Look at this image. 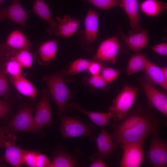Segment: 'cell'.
<instances>
[{
  "instance_id": "cell-5",
  "label": "cell",
  "mask_w": 167,
  "mask_h": 167,
  "mask_svg": "<svg viewBox=\"0 0 167 167\" xmlns=\"http://www.w3.org/2000/svg\"><path fill=\"white\" fill-rule=\"evenodd\" d=\"M99 28L97 13L89 9L84 20V29L78 33L81 48L86 52L93 50L92 45L96 40Z\"/></svg>"
},
{
  "instance_id": "cell-16",
  "label": "cell",
  "mask_w": 167,
  "mask_h": 167,
  "mask_svg": "<svg viewBox=\"0 0 167 167\" xmlns=\"http://www.w3.org/2000/svg\"><path fill=\"white\" fill-rule=\"evenodd\" d=\"M70 111L75 110L85 114L94 123L103 127L110 124L111 115L109 112L101 113L87 110L78 103L73 102L68 104L67 109Z\"/></svg>"
},
{
  "instance_id": "cell-14",
  "label": "cell",
  "mask_w": 167,
  "mask_h": 167,
  "mask_svg": "<svg viewBox=\"0 0 167 167\" xmlns=\"http://www.w3.org/2000/svg\"><path fill=\"white\" fill-rule=\"evenodd\" d=\"M58 40H48L42 43L34 54L38 62L43 65H47L53 62L56 57Z\"/></svg>"
},
{
  "instance_id": "cell-3",
  "label": "cell",
  "mask_w": 167,
  "mask_h": 167,
  "mask_svg": "<svg viewBox=\"0 0 167 167\" xmlns=\"http://www.w3.org/2000/svg\"><path fill=\"white\" fill-rule=\"evenodd\" d=\"M138 92V89L135 87L126 85L123 87L109 109L114 121H121L131 110L135 104Z\"/></svg>"
},
{
  "instance_id": "cell-20",
  "label": "cell",
  "mask_w": 167,
  "mask_h": 167,
  "mask_svg": "<svg viewBox=\"0 0 167 167\" xmlns=\"http://www.w3.org/2000/svg\"><path fill=\"white\" fill-rule=\"evenodd\" d=\"M15 141H7L5 144V150L4 159L6 162L12 166L19 167L23 164L24 150L16 146Z\"/></svg>"
},
{
  "instance_id": "cell-17",
  "label": "cell",
  "mask_w": 167,
  "mask_h": 167,
  "mask_svg": "<svg viewBox=\"0 0 167 167\" xmlns=\"http://www.w3.org/2000/svg\"><path fill=\"white\" fill-rule=\"evenodd\" d=\"M57 23V36L68 38L76 33L79 24V19L71 17L68 15H65L62 18H56Z\"/></svg>"
},
{
  "instance_id": "cell-7",
  "label": "cell",
  "mask_w": 167,
  "mask_h": 167,
  "mask_svg": "<svg viewBox=\"0 0 167 167\" xmlns=\"http://www.w3.org/2000/svg\"><path fill=\"white\" fill-rule=\"evenodd\" d=\"M147 154L148 159L153 167H167V143L160 137L158 132L152 134Z\"/></svg>"
},
{
  "instance_id": "cell-40",
  "label": "cell",
  "mask_w": 167,
  "mask_h": 167,
  "mask_svg": "<svg viewBox=\"0 0 167 167\" xmlns=\"http://www.w3.org/2000/svg\"><path fill=\"white\" fill-rule=\"evenodd\" d=\"M8 51L4 43L0 45V63L4 62Z\"/></svg>"
},
{
  "instance_id": "cell-34",
  "label": "cell",
  "mask_w": 167,
  "mask_h": 167,
  "mask_svg": "<svg viewBox=\"0 0 167 167\" xmlns=\"http://www.w3.org/2000/svg\"><path fill=\"white\" fill-rule=\"evenodd\" d=\"M38 153L34 151L24 150L23 164L29 167H36V162Z\"/></svg>"
},
{
  "instance_id": "cell-44",
  "label": "cell",
  "mask_w": 167,
  "mask_h": 167,
  "mask_svg": "<svg viewBox=\"0 0 167 167\" xmlns=\"http://www.w3.org/2000/svg\"><path fill=\"white\" fill-rule=\"evenodd\" d=\"M0 160H1L0 159V167H1V166H3V165H2L1 163H0Z\"/></svg>"
},
{
  "instance_id": "cell-27",
  "label": "cell",
  "mask_w": 167,
  "mask_h": 167,
  "mask_svg": "<svg viewBox=\"0 0 167 167\" xmlns=\"http://www.w3.org/2000/svg\"><path fill=\"white\" fill-rule=\"evenodd\" d=\"M91 62L90 60L79 58L70 63L65 71V77L79 74L87 70Z\"/></svg>"
},
{
  "instance_id": "cell-24",
  "label": "cell",
  "mask_w": 167,
  "mask_h": 167,
  "mask_svg": "<svg viewBox=\"0 0 167 167\" xmlns=\"http://www.w3.org/2000/svg\"><path fill=\"white\" fill-rule=\"evenodd\" d=\"M142 12L151 17H156L161 13H165L167 4L161 0H144L139 5Z\"/></svg>"
},
{
  "instance_id": "cell-33",
  "label": "cell",
  "mask_w": 167,
  "mask_h": 167,
  "mask_svg": "<svg viewBox=\"0 0 167 167\" xmlns=\"http://www.w3.org/2000/svg\"><path fill=\"white\" fill-rule=\"evenodd\" d=\"M121 71L114 68L105 67L102 68L101 75L108 84L114 81L120 75Z\"/></svg>"
},
{
  "instance_id": "cell-21",
  "label": "cell",
  "mask_w": 167,
  "mask_h": 167,
  "mask_svg": "<svg viewBox=\"0 0 167 167\" xmlns=\"http://www.w3.org/2000/svg\"><path fill=\"white\" fill-rule=\"evenodd\" d=\"M4 44L8 49L13 51L29 49L31 45L26 36L18 30L12 31Z\"/></svg>"
},
{
  "instance_id": "cell-1",
  "label": "cell",
  "mask_w": 167,
  "mask_h": 167,
  "mask_svg": "<svg viewBox=\"0 0 167 167\" xmlns=\"http://www.w3.org/2000/svg\"><path fill=\"white\" fill-rule=\"evenodd\" d=\"M118 123L111 124L116 146L142 141L161 129V121L152 113L143 109L130 110Z\"/></svg>"
},
{
  "instance_id": "cell-26",
  "label": "cell",
  "mask_w": 167,
  "mask_h": 167,
  "mask_svg": "<svg viewBox=\"0 0 167 167\" xmlns=\"http://www.w3.org/2000/svg\"><path fill=\"white\" fill-rule=\"evenodd\" d=\"M4 65L5 72L9 77L21 75L22 67L12 55L9 49L4 62Z\"/></svg>"
},
{
  "instance_id": "cell-11",
  "label": "cell",
  "mask_w": 167,
  "mask_h": 167,
  "mask_svg": "<svg viewBox=\"0 0 167 167\" xmlns=\"http://www.w3.org/2000/svg\"><path fill=\"white\" fill-rule=\"evenodd\" d=\"M142 87L150 105L167 117V96L148 80L143 81Z\"/></svg>"
},
{
  "instance_id": "cell-37",
  "label": "cell",
  "mask_w": 167,
  "mask_h": 167,
  "mask_svg": "<svg viewBox=\"0 0 167 167\" xmlns=\"http://www.w3.org/2000/svg\"><path fill=\"white\" fill-rule=\"evenodd\" d=\"M11 108V103L8 100L0 99V119L3 118L9 113Z\"/></svg>"
},
{
  "instance_id": "cell-18",
  "label": "cell",
  "mask_w": 167,
  "mask_h": 167,
  "mask_svg": "<svg viewBox=\"0 0 167 167\" xmlns=\"http://www.w3.org/2000/svg\"><path fill=\"white\" fill-rule=\"evenodd\" d=\"M145 66L144 71L148 81L156 84L165 90L167 89V79L165 77L161 67L158 66L145 57Z\"/></svg>"
},
{
  "instance_id": "cell-38",
  "label": "cell",
  "mask_w": 167,
  "mask_h": 167,
  "mask_svg": "<svg viewBox=\"0 0 167 167\" xmlns=\"http://www.w3.org/2000/svg\"><path fill=\"white\" fill-rule=\"evenodd\" d=\"M49 159L46 155L38 153L36 157V167H49L50 165Z\"/></svg>"
},
{
  "instance_id": "cell-23",
  "label": "cell",
  "mask_w": 167,
  "mask_h": 167,
  "mask_svg": "<svg viewBox=\"0 0 167 167\" xmlns=\"http://www.w3.org/2000/svg\"><path fill=\"white\" fill-rule=\"evenodd\" d=\"M120 6L123 9L127 16L132 29L138 30L140 29L138 0H120Z\"/></svg>"
},
{
  "instance_id": "cell-9",
  "label": "cell",
  "mask_w": 167,
  "mask_h": 167,
  "mask_svg": "<svg viewBox=\"0 0 167 167\" xmlns=\"http://www.w3.org/2000/svg\"><path fill=\"white\" fill-rule=\"evenodd\" d=\"M33 117L30 107H23L9 122L6 129L9 132H34Z\"/></svg>"
},
{
  "instance_id": "cell-6",
  "label": "cell",
  "mask_w": 167,
  "mask_h": 167,
  "mask_svg": "<svg viewBox=\"0 0 167 167\" xmlns=\"http://www.w3.org/2000/svg\"><path fill=\"white\" fill-rule=\"evenodd\" d=\"M42 92V97L37 105L33 117V129L36 132L41 131L44 126H50L52 123L50 94L46 88L43 89Z\"/></svg>"
},
{
  "instance_id": "cell-29",
  "label": "cell",
  "mask_w": 167,
  "mask_h": 167,
  "mask_svg": "<svg viewBox=\"0 0 167 167\" xmlns=\"http://www.w3.org/2000/svg\"><path fill=\"white\" fill-rule=\"evenodd\" d=\"M10 51L12 55L22 67L29 68L32 65L33 56L28 49Z\"/></svg>"
},
{
  "instance_id": "cell-30",
  "label": "cell",
  "mask_w": 167,
  "mask_h": 167,
  "mask_svg": "<svg viewBox=\"0 0 167 167\" xmlns=\"http://www.w3.org/2000/svg\"><path fill=\"white\" fill-rule=\"evenodd\" d=\"M82 82L84 85L88 86L91 90L104 89L108 84L100 74L90 77L85 76Z\"/></svg>"
},
{
  "instance_id": "cell-10",
  "label": "cell",
  "mask_w": 167,
  "mask_h": 167,
  "mask_svg": "<svg viewBox=\"0 0 167 167\" xmlns=\"http://www.w3.org/2000/svg\"><path fill=\"white\" fill-rule=\"evenodd\" d=\"M142 141L122 146L123 153L120 163L121 167H139L144 160L143 142Z\"/></svg>"
},
{
  "instance_id": "cell-43",
  "label": "cell",
  "mask_w": 167,
  "mask_h": 167,
  "mask_svg": "<svg viewBox=\"0 0 167 167\" xmlns=\"http://www.w3.org/2000/svg\"><path fill=\"white\" fill-rule=\"evenodd\" d=\"M4 0H0V5L3 2Z\"/></svg>"
},
{
  "instance_id": "cell-28",
  "label": "cell",
  "mask_w": 167,
  "mask_h": 167,
  "mask_svg": "<svg viewBox=\"0 0 167 167\" xmlns=\"http://www.w3.org/2000/svg\"><path fill=\"white\" fill-rule=\"evenodd\" d=\"M76 165V161L72 156L61 152L54 157L49 167H71Z\"/></svg>"
},
{
  "instance_id": "cell-41",
  "label": "cell",
  "mask_w": 167,
  "mask_h": 167,
  "mask_svg": "<svg viewBox=\"0 0 167 167\" xmlns=\"http://www.w3.org/2000/svg\"><path fill=\"white\" fill-rule=\"evenodd\" d=\"M108 165L105 164L102 160V159L100 158L93 161L90 165L91 167H107Z\"/></svg>"
},
{
  "instance_id": "cell-15",
  "label": "cell",
  "mask_w": 167,
  "mask_h": 167,
  "mask_svg": "<svg viewBox=\"0 0 167 167\" xmlns=\"http://www.w3.org/2000/svg\"><path fill=\"white\" fill-rule=\"evenodd\" d=\"M31 12L36 14L48 23L49 27L47 32L49 34L57 36L58 23L54 20L49 6L44 0H35Z\"/></svg>"
},
{
  "instance_id": "cell-42",
  "label": "cell",
  "mask_w": 167,
  "mask_h": 167,
  "mask_svg": "<svg viewBox=\"0 0 167 167\" xmlns=\"http://www.w3.org/2000/svg\"><path fill=\"white\" fill-rule=\"evenodd\" d=\"M161 69L163 74L165 78L167 79V68L166 67H161Z\"/></svg>"
},
{
  "instance_id": "cell-25",
  "label": "cell",
  "mask_w": 167,
  "mask_h": 167,
  "mask_svg": "<svg viewBox=\"0 0 167 167\" xmlns=\"http://www.w3.org/2000/svg\"><path fill=\"white\" fill-rule=\"evenodd\" d=\"M145 57L136 53L130 58L126 70L127 74L131 75L144 71L145 66Z\"/></svg>"
},
{
  "instance_id": "cell-32",
  "label": "cell",
  "mask_w": 167,
  "mask_h": 167,
  "mask_svg": "<svg viewBox=\"0 0 167 167\" xmlns=\"http://www.w3.org/2000/svg\"><path fill=\"white\" fill-rule=\"evenodd\" d=\"M101 9L108 10L115 6H120V0H82Z\"/></svg>"
},
{
  "instance_id": "cell-2",
  "label": "cell",
  "mask_w": 167,
  "mask_h": 167,
  "mask_svg": "<svg viewBox=\"0 0 167 167\" xmlns=\"http://www.w3.org/2000/svg\"><path fill=\"white\" fill-rule=\"evenodd\" d=\"M65 78V71L63 69L55 74L44 75L43 77L59 114L66 111L68 101L72 96L71 92L66 84Z\"/></svg>"
},
{
  "instance_id": "cell-35",
  "label": "cell",
  "mask_w": 167,
  "mask_h": 167,
  "mask_svg": "<svg viewBox=\"0 0 167 167\" xmlns=\"http://www.w3.org/2000/svg\"><path fill=\"white\" fill-rule=\"evenodd\" d=\"M16 137L12 135L4 127H0V148L5 147V143L8 141H15Z\"/></svg>"
},
{
  "instance_id": "cell-12",
  "label": "cell",
  "mask_w": 167,
  "mask_h": 167,
  "mask_svg": "<svg viewBox=\"0 0 167 167\" xmlns=\"http://www.w3.org/2000/svg\"><path fill=\"white\" fill-rule=\"evenodd\" d=\"M27 14L22 7L20 0H12L8 7L0 8V20L8 19L24 28L28 19Z\"/></svg>"
},
{
  "instance_id": "cell-13",
  "label": "cell",
  "mask_w": 167,
  "mask_h": 167,
  "mask_svg": "<svg viewBox=\"0 0 167 167\" xmlns=\"http://www.w3.org/2000/svg\"><path fill=\"white\" fill-rule=\"evenodd\" d=\"M119 31L122 39L132 50L138 53L145 48L148 41V32L140 28L138 30L132 29L130 33L125 35L119 28Z\"/></svg>"
},
{
  "instance_id": "cell-4",
  "label": "cell",
  "mask_w": 167,
  "mask_h": 167,
  "mask_svg": "<svg viewBox=\"0 0 167 167\" xmlns=\"http://www.w3.org/2000/svg\"><path fill=\"white\" fill-rule=\"evenodd\" d=\"M60 118L59 129L63 139L87 136L91 140L95 139L93 134L95 130L94 126L86 124L78 119L65 115H61Z\"/></svg>"
},
{
  "instance_id": "cell-31",
  "label": "cell",
  "mask_w": 167,
  "mask_h": 167,
  "mask_svg": "<svg viewBox=\"0 0 167 167\" xmlns=\"http://www.w3.org/2000/svg\"><path fill=\"white\" fill-rule=\"evenodd\" d=\"M10 95V88L6 74L4 63L0 64V97H3L5 100H8Z\"/></svg>"
},
{
  "instance_id": "cell-39",
  "label": "cell",
  "mask_w": 167,
  "mask_h": 167,
  "mask_svg": "<svg viewBox=\"0 0 167 167\" xmlns=\"http://www.w3.org/2000/svg\"><path fill=\"white\" fill-rule=\"evenodd\" d=\"M151 49L158 54L165 56H167V43L166 42L156 44L152 46Z\"/></svg>"
},
{
  "instance_id": "cell-36",
  "label": "cell",
  "mask_w": 167,
  "mask_h": 167,
  "mask_svg": "<svg viewBox=\"0 0 167 167\" xmlns=\"http://www.w3.org/2000/svg\"><path fill=\"white\" fill-rule=\"evenodd\" d=\"M102 69L101 62L91 60L87 70L91 75H100Z\"/></svg>"
},
{
  "instance_id": "cell-19",
  "label": "cell",
  "mask_w": 167,
  "mask_h": 167,
  "mask_svg": "<svg viewBox=\"0 0 167 167\" xmlns=\"http://www.w3.org/2000/svg\"><path fill=\"white\" fill-rule=\"evenodd\" d=\"M96 143L100 158L111 156L116 147L112 134L102 129L96 139Z\"/></svg>"
},
{
  "instance_id": "cell-8",
  "label": "cell",
  "mask_w": 167,
  "mask_h": 167,
  "mask_svg": "<svg viewBox=\"0 0 167 167\" xmlns=\"http://www.w3.org/2000/svg\"><path fill=\"white\" fill-rule=\"evenodd\" d=\"M120 49L117 36L107 38L101 42L95 54L90 59L101 63L114 64L116 62Z\"/></svg>"
},
{
  "instance_id": "cell-22",
  "label": "cell",
  "mask_w": 167,
  "mask_h": 167,
  "mask_svg": "<svg viewBox=\"0 0 167 167\" xmlns=\"http://www.w3.org/2000/svg\"><path fill=\"white\" fill-rule=\"evenodd\" d=\"M9 79L20 94L33 100L36 99L38 92L29 81L22 75L17 77H9Z\"/></svg>"
}]
</instances>
